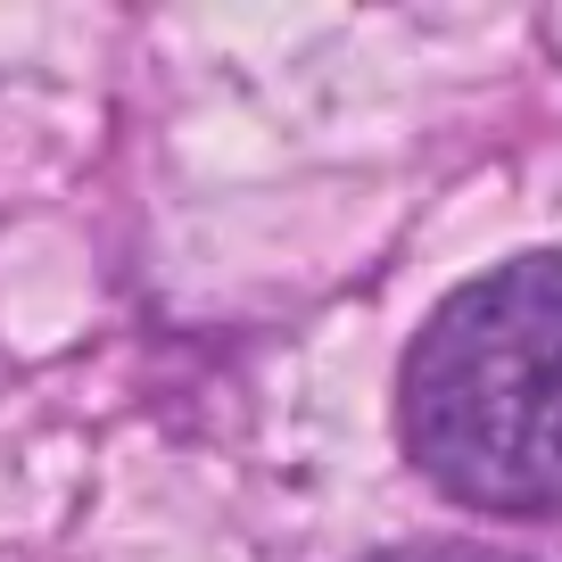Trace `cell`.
<instances>
[{
  "label": "cell",
  "mask_w": 562,
  "mask_h": 562,
  "mask_svg": "<svg viewBox=\"0 0 562 562\" xmlns=\"http://www.w3.org/2000/svg\"><path fill=\"white\" fill-rule=\"evenodd\" d=\"M397 422L456 505L562 513V257L463 281L405 356Z\"/></svg>",
  "instance_id": "1"
},
{
  "label": "cell",
  "mask_w": 562,
  "mask_h": 562,
  "mask_svg": "<svg viewBox=\"0 0 562 562\" xmlns=\"http://www.w3.org/2000/svg\"><path fill=\"white\" fill-rule=\"evenodd\" d=\"M381 562H513V554H488V546H405V554H381Z\"/></svg>",
  "instance_id": "2"
}]
</instances>
